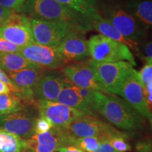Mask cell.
I'll use <instances>...</instances> for the list:
<instances>
[{"label":"cell","mask_w":152,"mask_h":152,"mask_svg":"<svg viewBox=\"0 0 152 152\" xmlns=\"http://www.w3.org/2000/svg\"><path fill=\"white\" fill-rule=\"evenodd\" d=\"M18 13L37 20L65 23L74 29L85 33L92 30L90 17L55 0H26Z\"/></svg>","instance_id":"obj_1"},{"label":"cell","mask_w":152,"mask_h":152,"mask_svg":"<svg viewBox=\"0 0 152 152\" xmlns=\"http://www.w3.org/2000/svg\"><path fill=\"white\" fill-rule=\"evenodd\" d=\"M94 106L95 111L119 129L137 130L143 123L144 118L140 114L126 101L115 94L95 91Z\"/></svg>","instance_id":"obj_2"},{"label":"cell","mask_w":152,"mask_h":152,"mask_svg":"<svg viewBox=\"0 0 152 152\" xmlns=\"http://www.w3.org/2000/svg\"><path fill=\"white\" fill-rule=\"evenodd\" d=\"M91 60L99 63L127 61L137 65L132 52L126 45L98 34L91 36L87 40Z\"/></svg>","instance_id":"obj_3"},{"label":"cell","mask_w":152,"mask_h":152,"mask_svg":"<svg viewBox=\"0 0 152 152\" xmlns=\"http://www.w3.org/2000/svg\"><path fill=\"white\" fill-rule=\"evenodd\" d=\"M104 18L129 40L137 43L143 38L146 28L119 4H106L102 7Z\"/></svg>","instance_id":"obj_4"},{"label":"cell","mask_w":152,"mask_h":152,"mask_svg":"<svg viewBox=\"0 0 152 152\" xmlns=\"http://www.w3.org/2000/svg\"><path fill=\"white\" fill-rule=\"evenodd\" d=\"M67 135L73 137H95L108 140L113 136L125 134L94 115H86L59 128Z\"/></svg>","instance_id":"obj_5"},{"label":"cell","mask_w":152,"mask_h":152,"mask_svg":"<svg viewBox=\"0 0 152 152\" xmlns=\"http://www.w3.org/2000/svg\"><path fill=\"white\" fill-rule=\"evenodd\" d=\"M117 95H120L143 118L151 123V111L148 106L145 90L139 79L137 71L131 68L120 85Z\"/></svg>","instance_id":"obj_6"},{"label":"cell","mask_w":152,"mask_h":152,"mask_svg":"<svg viewBox=\"0 0 152 152\" xmlns=\"http://www.w3.org/2000/svg\"><path fill=\"white\" fill-rule=\"evenodd\" d=\"M29 22L34 42L45 46L56 47L64 37L74 29L65 23L45 21L31 18H29Z\"/></svg>","instance_id":"obj_7"},{"label":"cell","mask_w":152,"mask_h":152,"mask_svg":"<svg viewBox=\"0 0 152 152\" xmlns=\"http://www.w3.org/2000/svg\"><path fill=\"white\" fill-rule=\"evenodd\" d=\"M97 80L108 94L117 95L118 89L125 75L132 68L130 63H99L90 60Z\"/></svg>","instance_id":"obj_8"},{"label":"cell","mask_w":152,"mask_h":152,"mask_svg":"<svg viewBox=\"0 0 152 152\" xmlns=\"http://www.w3.org/2000/svg\"><path fill=\"white\" fill-rule=\"evenodd\" d=\"M0 38L20 47L34 43L29 18L20 13L11 14L0 26Z\"/></svg>","instance_id":"obj_9"},{"label":"cell","mask_w":152,"mask_h":152,"mask_svg":"<svg viewBox=\"0 0 152 152\" xmlns=\"http://www.w3.org/2000/svg\"><path fill=\"white\" fill-rule=\"evenodd\" d=\"M19 54L24 58L45 70H56L66 65L56 47L32 43L22 47Z\"/></svg>","instance_id":"obj_10"},{"label":"cell","mask_w":152,"mask_h":152,"mask_svg":"<svg viewBox=\"0 0 152 152\" xmlns=\"http://www.w3.org/2000/svg\"><path fill=\"white\" fill-rule=\"evenodd\" d=\"M61 73L76 87L107 93L97 80L90 60L65 65L62 68Z\"/></svg>","instance_id":"obj_11"},{"label":"cell","mask_w":152,"mask_h":152,"mask_svg":"<svg viewBox=\"0 0 152 152\" xmlns=\"http://www.w3.org/2000/svg\"><path fill=\"white\" fill-rule=\"evenodd\" d=\"M34 104L37 107L39 115L46 118L56 128H61L74 120L88 115L56 102L38 100Z\"/></svg>","instance_id":"obj_12"},{"label":"cell","mask_w":152,"mask_h":152,"mask_svg":"<svg viewBox=\"0 0 152 152\" xmlns=\"http://www.w3.org/2000/svg\"><path fill=\"white\" fill-rule=\"evenodd\" d=\"M37 118L33 110L25 108L16 113L0 115V128L27 140L35 133L34 125Z\"/></svg>","instance_id":"obj_13"},{"label":"cell","mask_w":152,"mask_h":152,"mask_svg":"<svg viewBox=\"0 0 152 152\" xmlns=\"http://www.w3.org/2000/svg\"><path fill=\"white\" fill-rule=\"evenodd\" d=\"M85 34V32L80 30H71L56 47L66 63L83 61L90 57Z\"/></svg>","instance_id":"obj_14"},{"label":"cell","mask_w":152,"mask_h":152,"mask_svg":"<svg viewBox=\"0 0 152 152\" xmlns=\"http://www.w3.org/2000/svg\"><path fill=\"white\" fill-rule=\"evenodd\" d=\"M26 142L28 152H56L66 145L65 134L59 128L54 127L46 132L34 133Z\"/></svg>","instance_id":"obj_15"},{"label":"cell","mask_w":152,"mask_h":152,"mask_svg":"<svg viewBox=\"0 0 152 152\" xmlns=\"http://www.w3.org/2000/svg\"><path fill=\"white\" fill-rule=\"evenodd\" d=\"M43 68H26L16 72L7 73L13 83L22 91L24 94V102L35 104L33 90L41 77L46 73Z\"/></svg>","instance_id":"obj_16"},{"label":"cell","mask_w":152,"mask_h":152,"mask_svg":"<svg viewBox=\"0 0 152 152\" xmlns=\"http://www.w3.org/2000/svg\"><path fill=\"white\" fill-rule=\"evenodd\" d=\"M67 83V80L61 73H45L33 90L35 101L56 102L57 96Z\"/></svg>","instance_id":"obj_17"},{"label":"cell","mask_w":152,"mask_h":152,"mask_svg":"<svg viewBox=\"0 0 152 152\" xmlns=\"http://www.w3.org/2000/svg\"><path fill=\"white\" fill-rule=\"evenodd\" d=\"M90 23L92 30H95L104 37L122 43L130 49L138 51V44L129 40L121 35L116 28L104 18L101 13L91 17Z\"/></svg>","instance_id":"obj_18"},{"label":"cell","mask_w":152,"mask_h":152,"mask_svg":"<svg viewBox=\"0 0 152 152\" xmlns=\"http://www.w3.org/2000/svg\"><path fill=\"white\" fill-rule=\"evenodd\" d=\"M56 102L85 112L88 115H94L96 113L94 108L80 96L74 85L68 80L58 94Z\"/></svg>","instance_id":"obj_19"},{"label":"cell","mask_w":152,"mask_h":152,"mask_svg":"<svg viewBox=\"0 0 152 152\" xmlns=\"http://www.w3.org/2000/svg\"><path fill=\"white\" fill-rule=\"evenodd\" d=\"M125 8L145 28L152 25L151 0H130L125 4Z\"/></svg>","instance_id":"obj_20"},{"label":"cell","mask_w":152,"mask_h":152,"mask_svg":"<svg viewBox=\"0 0 152 152\" xmlns=\"http://www.w3.org/2000/svg\"><path fill=\"white\" fill-rule=\"evenodd\" d=\"M0 68L7 73L26 68H41L19 53H0Z\"/></svg>","instance_id":"obj_21"},{"label":"cell","mask_w":152,"mask_h":152,"mask_svg":"<svg viewBox=\"0 0 152 152\" xmlns=\"http://www.w3.org/2000/svg\"><path fill=\"white\" fill-rule=\"evenodd\" d=\"M55 1L90 18L101 13L97 0H55Z\"/></svg>","instance_id":"obj_22"},{"label":"cell","mask_w":152,"mask_h":152,"mask_svg":"<svg viewBox=\"0 0 152 152\" xmlns=\"http://www.w3.org/2000/svg\"><path fill=\"white\" fill-rule=\"evenodd\" d=\"M26 140L0 128V152H25Z\"/></svg>","instance_id":"obj_23"},{"label":"cell","mask_w":152,"mask_h":152,"mask_svg":"<svg viewBox=\"0 0 152 152\" xmlns=\"http://www.w3.org/2000/svg\"><path fill=\"white\" fill-rule=\"evenodd\" d=\"M23 101L13 94H0V115H9L25 109Z\"/></svg>","instance_id":"obj_24"},{"label":"cell","mask_w":152,"mask_h":152,"mask_svg":"<svg viewBox=\"0 0 152 152\" xmlns=\"http://www.w3.org/2000/svg\"><path fill=\"white\" fill-rule=\"evenodd\" d=\"M65 134L66 145H73L81 149L85 152H94L97 149L100 142L103 139L95 137H73Z\"/></svg>","instance_id":"obj_25"},{"label":"cell","mask_w":152,"mask_h":152,"mask_svg":"<svg viewBox=\"0 0 152 152\" xmlns=\"http://www.w3.org/2000/svg\"><path fill=\"white\" fill-rule=\"evenodd\" d=\"M126 133L120 135L113 136L108 140V142L118 152H129L131 151V146L127 140Z\"/></svg>","instance_id":"obj_26"},{"label":"cell","mask_w":152,"mask_h":152,"mask_svg":"<svg viewBox=\"0 0 152 152\" xmlns=\"http://www.w3.org/2000/svg\"><path fill=\"white\" fill-rule=\"evenodd\" d=\"M0 81L3 82V83H4L6 85H7V86H8L9 87V89H10L11 93L14 95H15V96H16L17 97L20 99L24 102L25 97L22 91L20 90L18 87H17L16 86V85H15L12 82V80L9 78V77L7 74V73L4 71L1 68H0Z\"/></svg>","instance_id":"obj_27"},{"label":"cell","mask_w":152,"mask_h":152,"mask_svg":"<svg viewBox=\"0 0 152 152\" xmlns=\"http://www.w3.org/2000/svg\"><path fill=\"white\" fill-rule=\"evenodd\" d=\"M138 77L144 87L152 83V63H146L140 71H137Z\"/></svg>","instance_id":"obj_28"},{"label":"cell","mask_w":152,"mask_h":152,"mask_svg":"<svg viewBox=\"0 0 152 152\" xmlns=\"http://www.w3.org/2000/svg\"><path fill=\"white\" fill-rule=\"evenodd\" d=\"M52 128H54V125L48 119L39 115V117H37L35 120L34 132L37 134H39V133L46 132L50 130Z\"/></svg>","instance_id":"obj_29"},{"label":"cell","mask_w":152,"mask_h":152,"mask_svg":"<svg viewBox=\"0 0 152 152\" xmlns=\"http://www.w3.org/2000/svg\"><path fill=\"white\" fill-rule=\"evenodd\" d=\"M22 47L0 38V53H19Z\"/></svg>","instance_id":"obj_30"},{"label":"cell","mask_w":152,"mask_h":152,"mask_svg":"<svg viewBox=\"0 0 152 152\" xmlns=\"http://www.w3.org/2000/svg\"><path fill=\"white\" fill-rule=\"evenodd\" d=\"M26 0H0V7L18 13Z\"/></svg>","instance_id":"obj_31"},{"label":"cell","mask_w":152,"mask_h":152,"mask_svg":"<svg viewBox=\"0 0 152 152\" xmlns=\"http://www.w3.org/2000/svg\"><path fill=\"white\" fill-rule=\"evenodd\" d=\"M140 54L142 56V58L146 63H152V42L148 41L144 44Z\"/></svg>","instance_id":"obj_32"},{"label":"cell","mask_w":152,"mask_h":152,"mask_svg":"<svg viewBox=\"0 0 152 152\" xmlns=\"http://www.w3.org/2000/svg\"><path fill=\"white\" fill-rule=\"evenodd\" d=\"M136 152H152V144L150 140L139 141L135 145Z\"/></svg>","instance_id":"obj_33"},{"label":"cell","mask_w":152,"mask_h":152,"mask_svg":"<svg viewBox=\"0 0 152 152\" xmlns=\"http://www.w3.org/2000/svg\"><path fill=\"white\" fill-rule=\"evenodd\" d=\"M94 152H118L113 149L111 144L108 142V140H103L100 142L97 149Z\"/></svg>","instance_id":"obj_34"},{"label":"cell","mask_w":152,"mask_h":152,"mask_svg":"<svg viewBox=\"0 0 152 152\" xmlns=\"http://www.w3.org/2000/svg\"><path fill=\"white\" fill-rule=\"evenodd\" d=\"M15 12H16L15 11L4 8L2 7H0V26H1V25L2 24L11 14H14Z\"/></svg>","instance_id":"obj_35"},{"label":"cell","mask_w":152,"mask_h":152,"mask_svg":"<svg viewBox=\"0 0 152 152\" xmlns=\"http://www.w3.org/2000/svg\"><path fill=\"white\" fill-rule=\"evenodd\" d=\"M57 152H85L80 148L73 145H64L57 149Z\"/></svg>","instance_id":"obj_36"},{"label":"cell","mask_w":152,"mask_h":152,"mask_svg":"<svg viewBox=\"0 0 152 152\" xmlns=\"http://www.w3.org/2000/svg\"><path fill=\"white\" fill-rule=\"evenodd\" d=\"M12 94L9 87L4 83L0 81V94Z\"/></svg>","instance_id":"obj_37"}]
</instances>
